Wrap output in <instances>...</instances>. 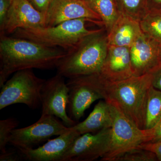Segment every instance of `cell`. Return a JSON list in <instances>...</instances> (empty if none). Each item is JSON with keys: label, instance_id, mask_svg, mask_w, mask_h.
<instances>
[{"label": "cell", "instance_id": "6da1fadb", "mask_svg": "<svg viewBox=\"0 0 161 161\" xmlns=\"http://www.w3.org/2000/svg\"><path fill=\"white\" fill-rule=\"evenodd\" d=\"M153 78V74H147L111 81L95 74L72 79L94 89L104 100L118 107L139 129L144 130L146 105Z\"/></svg>", "mask_w": 161, "mask_h": 161}, {"label": "cell", "instance_id": "7a4b0ae2", "mask_svg": "<svg viewBox=\"0 0 161 161\" xmlns=\"http://www.w3.org/2000/svg\"><path fill=\"white\" fill-rule=\"evenodd\" d=\"M66 53L28 39L0 36V87L19 71L57 68Z\"/></svg>", "mask_w": 161, "mask_h": 161}, {"label": "cell", "instance_id": "3957f363", "mask_svg": "<svg viewBox=\"0 0 161 161\" xmlns=\"http://www.w3.org/2000/svg\"><path fill=\"white\" fill-rule=\"evenodd\" d=\"M103 31L87 36L67 51L58 64L57 73L69 79L99 73L108 47L107 34Z\"/></svg>", "mask_w": 161, "mask_h": 161}, {"label": "cell", "instance_id": "277c9868", "mask_svg": "<svg viewBox=\"0 0 161 161\" xmlns=\"http://www.w3.org/2000/svg\"><path fill=\"white\" fill-rule=\"evenodd\" d=\"M87 22L95 23L85 19L69 20L54 26L18 29L14 33L13 36L28 39L50 47H60L68 51L84 38L102 30L87 29Z\"/></svg>", "mask_w": 161, "mask_h": 161}, {"label": "cell", "instance_id": "5b68a950", "mask_svg": "<svg viewBox=\"0 0 161 161\" xmlns=\"http://www.w3.org/2000/svg\"><path fill=\"white\" fill-rule=\"evenodd\" d=\"M46 80L38 77L32 69L14 73L1 87L0 110L14 104H24L31 109L41 105V93Z\"/></svg>", "mask_w": 161, "mask_h": 161}, {"label": "cell", "instance_id": "8992f818", "mask_svg": "<svg viewBox=\"0 0 161 161\" xmlns=\"http://www.w3.org/2000/svg\"><path fill=\"white\" fill-rule=\"evenodd\" d=\"M108 103L112 117L111 144L109 151L101 160L115 161L124 153L145 142L146 136L143 130L139 129L118 107Z\"/></svg>", "mask_w": 161, "mask_h": 161}, {"label": "cell", "instance_id": "52a82bcc", "mask_svg": "<svg viewBox=\"0 0 161 161\" xmlns=\"http://www.w3.org/2000/svg\"><path fill=\"white\" fill-rule=\"evenodd\" d=\"M69 128L56 116L41 115L34 124L13 130L9 144L18 150L32 149L43 142L49 140L54 136L63 134Z\"/></svg>", "mask_w": 161, "mask_h": 161}, {"label": "cell", "instance_id": "ba28073f", "mask_svg": "<svg viewBox=\"0 0 161 161\" xmlns=\"http://www.w3.org/2000/svg\"><path fill=\"white\" fill-rule=\"evenodd\" d=\"M69 91L64 77L58 73L45 80L41 93V115L56 116L68 127L75 125L77 122L67 112Z\"/></svg>", "mask_w": 161, "mask_h": 161}, {"label": "cell", "instance_id": "9c48e42d", "mask_svg": "<svg viewBox=\"0 0 161 161\" xmlns=\"http://www.w3.org/2000/svg\"><path fill=\"white\" fill-rule=\"evenodd\" d=\"M111 140V128L103 129L95 134L79 136L61 161H92L101 158L109 151Z\"/></svg>", "mask_w": 161, "mask_h": 161}, {"label": "cell", "instance_id": "30bf717a", "mask_svg": "<svg viewBox=\"0 0 161 161\" xmlns=\"http://www.w3.org/2000/svg\"><path fill=\"white\" fill-rule=\"evenodd\" d=\"M160 44L142 33L130 47L133 76L153 74L160 67Z\"/></svg>", "mask_w": 161, "mask_h": 161}, {"label": "cell", "instance_id": "8fae6325", "mask_svg": "<svg viewBox=\"0 0 161 161\" xmlns=\"http://www.w3.org/2000/svg\"><path fill=\"white\" fill-rule=\"evenodd\" d=\"M80 19L103 25L100 17L84 0H53L45 14V26H54L65 21Z\"/></svg>", "mask_w": 161, "mask_h": 161}, {"label": "cell", "instance_id": "7c38bea8", "mask_svg": "<svg viewBox=\"0 0 161 161\" xmlns=\"http://www.w3.org/2000/svg\"><path fill=\"white\" fill-rule=\"evenodd\" d=\"M45 14L35 8L29 0H12L0 36L13 34L17 30L45 26Z\"/></svg>", "mask_w": 161, "mask_h": 161}, {"label": "cell", "instance_id": "4fadbf2b", "mask_svg": "<svg viewBox=\"0 0 161 161\" xmlns=\"http://www.w3.org/2000/svg\"><path fill=\"white\" fill-rule=\"evenodd\" d=\"M80 134L72 127L58 137L36 149L19 150L23 158L30 161H61L64 153Z\"/></svg>", "mask_w": 161, "mask_h": 161}, {"label": "cell", "instance_id": "5bb4252c", "mask_svg": "<svg viewBox=\"0 0 161 161\" xmlns=\"http://www.w3.org/2000/svg\"><path fill=\"white\" fill-rule=\"evenodd\" d=\"M98 75L109 81H119L133 76L130 47L109 45L104 61Z\"/></svg>", "mask_w": 161, "mask_h": 161}, {"label": "cell", "instance_id": "9a60e30c", "mask_svg": "<svg viewBox=\"0 0 161 161\" xmlns=\"http://www.w3.org/2000/svg\"><path fill=\"white\" fill-rule=\"evenodd\" d=\"M67 84L69 90L68 115L75 121H79L94 102L103 99L99 93L86 84L72 79H69Z\"/></svg>", "mask_w": 161, "mask_h": 161}, {"label": "cell", "instance_id": "2e32d148", "mask_svg": "<svg viewBox=\"0 0 161 161\" xmlns=\"http://www.w3.org/2000/svg\"><path fill=\"white\" fill-rule=\"evenodd\" d=\"M142 33L139 21L121 13L112 28L107 33L108 44L130 47Z\"/></svg>", "mask_w": 161, "mask_h": 161}, {"label": "cell", "instance_id": "e0dca14e", "mask_svg": "<svg viewBox=\"0 0 161 161\" xmlns=\"http://www.w3.org/2000/svg\"><path fill=\"white\" fill-rule=\"evenodd\" d=\"M112 117L109 104L105 100L100 101L83 121L76 124L72 128L80 135L97 132L105 128H111Z\"/></svg>", "mask_w": 161, "mask_h": 161}, {"label": "cell", "instance_id": "ac0fdd59", "mask_svg": "<svg viewBox=\"0 0 161 161\" xmlns=\"http://www.w3.org/2000/svg\"><path fill=\"white\" fill-rule=\"evenodd\" d=\"M84 1L100 17L107 33L108 32L121 14L117 0Z\"/></svg>", "mask_w": 161, "mask_h": 161}, {"label": "cell", "instance_id": "d6986e66", "mask_svg": "<svg viewBox=\"0 0 161 161\" xmlns=\"http://www.w3.org/2000/svg\"><path fill=\"white\" fill-rule=\"evenodd\" d=\"M161 118V91L153 86L148 93L145 115L144 130H150L154 126Z\"/></svg>", "mask_w": 161, "mask_h": 161}, {"label": "cell", "instance_id": "ffe728a7", "mask_svg": "<svg viewBox=\"0 0 161 161\" xmlns=\"http://www.w3.org/2000/svg\"><path fill=\"white\" fill-rule=\"evenodd\" d=\"M139 23L143 32L161 45V9L150 7Z\"/></svg>", "mask_w": 161, "mask_h": 161}, {"label": "cell", "instance_id": "44dd1931", "mask_svg": "<svg viewBox=\"0 0 161 161\" xmlns=\"http://www.w3.org/2000/svg\"><path fill=\"white\" fill-rule=\"evenodd\" d=\"M122 13L140 21L150 7L148 0H117Z\"/></svg>", "mask_w": 161, "mask_h": 161}, {"label": "cell", "instance_id": "7402d4cb", "mask_svg": "<svg viewBox=\"0 0 161 161\" xmlns=\"http://www.w3.org/2000/svg\"><path fill=\"white\" fill-rule=\"evenodd\" d=\"M19 123L16 119L9 118L0 120V153L6 151L13 130L16 129Z\"/></svg>", "mask_w": 161, "mask_h": 161}, {"label": "cell", "instance_id": "603a6c76", "mask_svg": "<svg viewBox=\"0 0 161 161\" xmlns=\"http://www.w3.org/2000/svg\"><path fill=\"white\" fill-rule=\"evenodd\" d=\"M158 160L153 153L136 148L119 157L115 161H154Z\"/></svg>", "mask_w": 161, "mask_h": 161}, {"label": "cell", "instance_id": "cb8c5ba5", "mask_svg": "<svg viewBox=\"0 0 161 161\" xmlns=\"http://www.w3.org/2000/svg\"><path fill=\"white\" fill-rule=\"evenodd\" d=\"M146 142H157L161 140V118L154 127L150 130H143Z\"/></svg>", "mask_w": 161, "mask_h": 161}, {"label": "cell", "instance_id": "d4e9b609", "mask_svg": "<svg viewBox=\"0 0 161 161\" xmlns=\"http://www.w3.org/2000/svg\"><path fill=\"white\" fill-rule=\"evenodd\" d=\"M137 148L151 151L156 156L158 160L161 161V140L157 142H143L139 145Z\"/></svg>", "mask_w": 161, "mask_h": 161}, {"label": "cell", "instance_id": "484cf974", "mask_svg": "<svg viewBox=\"0 0 161 161\" xmlns=\"http://www.w3.org/2000/svg\"><path fill=\"white\" fill-rule=\"evenodd\" d=\"M11 3L12 0H0V31L4 27Z\"/></svg>", "mask_w": 161, "mask_h": 161}, {"label": "cell", "instance_id": "4316f807", "mask_svg": "<svg viewBox=\"0 0 161 161\" xmlns=\"http://www.w3.org/2000/svg\"><path fill=\"white\" fill-rule=\"evenodd\" d=\"M36 9L46 14L47 11L53 0H29Z\"/></svg>", "mask_w": 161, "mask_h": 161}, {"label": "cell", "instance_id": "83f0119b", "mask_svg": "<svg viewBox=\"0 0 161 161\" xmlns=\"http://www.w3.org/2000/svg\"><path fill=\"white\" fill-rule=\"evenodd\" d=\"M23 158L19 152L6 150L3 153H0L1 161H17Z\"/></svg>", "mask_w": 161, "mask_h": 161}, {"label": "cell", "instance_id": "f1b7e54d", "mask_svg": "<svg viewBox=\"0 0 161 161\" xmlns=\"http://www.w3.org/2000/svg\"><path fill=\"white\" fill-rule=\"evenodd\" d=\"M153 75V86L156 89L161 91V66Z\"/></svg>", "mask_w": 161, "mask_h": 161}, {"label": "cell", "instance_id": "f546056e", "mask_svg": "<svg viewBox=\"0 0 161 161\" xmlns=\"http://www.w3.org/2000/svg\"><path fill=\"white\" fill-rule=\"evenodd\" d=\"M153 1L158 5H161V0H153Z\"/></svg>", "mask_w": 161, "mask_h": 161}, {"label": "cell", "instance_id": "4dcf8cb0", "mask_svg": "<svg viewBox=\"0 0 161 161\" xmlns=\"http://www.w3.org/2000/svg\"><path fill=\"white\" fill-rule=\"evenodd\" d=\"M160 67L161 66V45L160 47Z\"/></svg>", "mask_w": 161, "mask_h": 161}]
</instances>
